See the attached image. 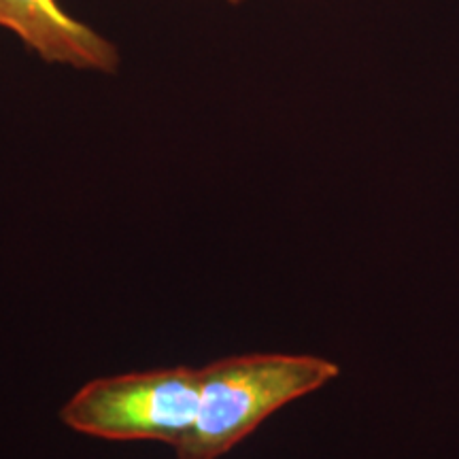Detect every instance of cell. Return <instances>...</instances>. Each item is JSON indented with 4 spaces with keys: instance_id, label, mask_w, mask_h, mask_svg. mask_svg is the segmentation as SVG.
I'll list each match as a JSON object with an SVG mask.
<instances>
[{
    "instance_id": "1",
    "label": "cell",
    "mask_w": 459,
    "mask_h": 459,
    "mask_svg": "<svg viewBox=\"0 0 459 459\" xmlns=\"http://www.w3.org/2000/svg\"><path fill=\"white\" fill-rule=\"evenodd\" d=\"M341 375L334 361L313 355L247 353L198 368V415L175 449L177 459H221L298 398Z\"/></svg>"
},
{
    "instance_id": "2",
    "label": "cell",
    "mask_w": 459,
    "mask_h": 459,
    "mask_svg": "<svg viewBox=\"0 0 459 459\" xmlns=\"http://www.w3.org/2000/svg\"><path fill=\"white\" fill-rule=\"evenodd\" d=\"M198 415V368L170 366L85 383L60 411L73 432L113 443H160L172 451Z\"/></svg>"
},
{
    "instance_id": "3",
    "label": "cell",
    "mask_w": 459,
    "mask_h": 459,
    "mask_svg": "<svg viewBox=\"0 0 459 459\" xmlns=\"http://www.w3.org/2000/svg\"><path fill=\"white\" fill-rule=\"evenodd\" d=\"M0 28L48 65L102 74L119 68L115 43L73 17L57 0H0Z\"/></svg>"
},
{
    "instance_id": "4",
    "label": "cell",
    "mask_w": 459,
    "mask_h": 459,
    "mask_svg": "<svg viewBox=\"0 0 459 459\" xmlns=\"http://www.w3.org/2000/svg\"><path fill=\"white\" fill-rule=\"evenodd\" d=\"M226 3H230V4H240V3H245V0H226Z\"/></svg>"
}]
</instances>
